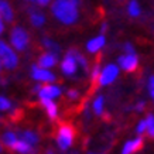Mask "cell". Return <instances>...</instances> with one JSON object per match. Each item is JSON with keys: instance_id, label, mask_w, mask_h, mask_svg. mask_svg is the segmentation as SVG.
<instances>
[{"instance_id": "21", "label": "cell", "mask_w": 154, "mask_h": 154, "mask_svg": "<svg viewBox=\"0 0 154 154\" xmlns=\"http://www.w3.org/2000/svg\"><path fill=\"white\" fill-rule=\"evenodd\" d=\"M103 103H105V98H103L102 95H99L96 96L94 100V112L96 116H100L103 113Z\"/></svg>"}, {"instance_id": "29", "label": "cell", "mask_w": 154, "mask_h": 154, "mask_svg": "<svg viewBox=\"0 0 154 154\" xmlns=\"http://www.w3.org/2000/svg\"><path fill=\"white\" fill-rule=\"evenodd\" d=\"M149 92H154V76L149 79Z\"/></svg>"}, {"instance_id": "32", "label": "cell", "mask_w": 154, "mask_h": 154, "mask_svg": "<svg viewBox=\"0 0 154 154\" xmlns=\"http://www.w3.org/2000/svg\"><path fill=\"white\" fill-rule=\"evenodd\" d=\"M37 2H38V5L40 6H45V5H48L50 0H37Z\"/></svg>"}, {"instance_id": "1", "label": "cell", "mask_w": 154, "mask_h": 154, "mask_svg": "<svg viewBox=\"0 0 154 154\" xmlns=\"http://www.w3.org/2000/svg\"><path fill=\"white\" fill-rule=\"evenodd\" d=\"M81 0H55L51 6V11L58 21L65 26H72L78 21Z\"/></svg>"}, {"instance_id": "31", "label": "cell", "mask_w": 154, "mask_h": 154, "mask_svg": "<svg viewBox=\"0 0 154 154\" xmlns=\"http://www.w3.org/2000/svg\"><path fill=\"white\" fill-rule=\"evenodd\" d=\"M5 33V20H3V17L0 16V35Z\"/></svg>"}, {"instance_id": "30", "label": "cell", "mask_w": 154, "mask_h": 154, "mask_svg": "<svg viewBox=\"0 0 154 154\" xmlns=\"http://www.w3.org/2000/svg\"><path fill=\"white\" fill-rule=\"evenodd\" d=\"M147 134H149V137H151V139H154V125L153 126H150L149 129H147Z\"/></svg>"}, {"instance_id": "33", "label": "cell", "mask_w": 154, "mask_h": 154, "mask_svg": "<svg viewBox=\"0 0 154 154\" xmlns=\"http://www.w3.org/2000/svg\"><path fill=\"white\" fill-rule=\"evenodd\" d=\"M106 30H107V26H106V24H105V23H103L102 24V27H100V33H105V31H106Z\"/></svg>"}, {"instance_id": "22", "label": "cell", "mask_w": 154, "mask_h": 154, "mask_svg": "<svg viewBox=\"0 0 154 154\" xmlns=\"http://www.w3.org/2000/svg\"><path fill=\"white\" fill-rule=\"evenodd\" d=\"M127 11H129V14H130L131 17H139V16H140V13H141L140 6H139V3H137L136 0H130V2H129Z\"/></svg>"}, {"instance_id": "24", "label": "cell", "mask_w": 154, "mask_h": 154, "mask_svg": "<svg viewBox=\"0 0 154 154\" xmlns=\"http://www.w3.org/2000/svg\"><path fill=\"white\" fill-rule=\"evenodd\" d=\"M99 74H100V64H99V61H96L94 68H92V72H91V79H92V82H98Z\"/></svg>"}, {"instance_id": "39", "label": "cell", "mask_w": 154, "mask_h": 154, "mask_svg": "<svg viewBox=\"0 0 154 154\" xmlns=\"http://www.w3.org/2000/svg\"><path fill=\"white\" fill-rule=\"evenodd\" d=\"M89 154H95V153H89Z\"/></svg>"}, {"instance_id": "12", "label": "cell", "mask_w": 154, "mask_h": 154, "mask_svg": "<svg viewBox=\"0 0 154 154\" xmlns=\"http://www.w3.org/2000/svg\"><path fill=\"white\" fill-rule=\"evenodd\" d=\"M0 16L6 23H11L14 20V11L7 0H0Z\"/></svg>"}, {"instance_id": "19", "label": "cell", "mask_w": 154, "mask_h": 154, "mask_svg": "<svg viewBox=\"0 0 154 154\" xmlns=\"http://www.w3.org/2000/svg\"><path fill=\"white\" fill-rule=\"evenodd\" d=\"M42 45H44V48H47L50 52L55 54V55H60V52H61L60 45H58L57 42H54L52 40H50V38H44V40H42Z\"/></svg>"}, {"instance_id": "9", "label": "cell", "mask_w": 154, "mask_h": 154, "mask_svg": "<svg viewBox=\"0 0 154 154\" xmlns=\"http://www.w3.org/2000/svg\"><path fill=\"white\" fill-rule=\"evenodd\" d=\"M58 55H55V54H52V52H44V54H41V55L38 57V66H41V68H51V66H54L57 64V61H58V58H57Z\"/></svg>"}, {"instance_id": "14", "label": "cell", "mask_w": 154, "mask_h": 154, "mask_svg": "<svg viewBox=\"0 0 154 154\" xmlns=\"http://www.w3.org/2000/svg\"><path fill=\"white\" fill-rule=\"evenodd\" d=\"M11 150L19 154H34V146H31L27 141L21 140L20 137H19V140L16 141V144L11 147Z\"/></svg>"}, {"instance_id": "34", "label": "cell", "mask_w": 154, "mask_h": 154, "mask_svg": "<svg viewBox=\"0 0 154 154\" xmlns=\"http://www.w3.org/2000/svg\"><path fill=\"white\" fill-rule=\"evenodd\" d=\"M2 151H3V143L0 141V153H2Z\"/></svg>"}, {"instance_id": "27", "label": "cell", "mask_w": 154, "mask_h": 154, "mask_svg": "<svg viewBox=\"0 0 154 154\" xmlns=\"http://www.w3.org/2000/svg\"><path fill=\"white\" fill-rule=\"evenodd\" d=\"M123 50L126 51V54H134V48H133V45H131L130 42H126L125 47H123Z\"/></svg>"}, {"instance_id": "17", "label": "cell", "mask_w": 154, "mask_h": 154, "mask_svg": "<svg viewBox=\"0 0 154 154\" xmlns=\"http://www.w3.org/2000/svg\"><path fill=\"white\" fill-rule=\"evenodd\" d=\"M28 13H30V21H31V24H33L34 27H41L42 24L45 23L44 14L41 11H38L37 9L31 7V9L28 10Z\"/></svg>"}, {"instance_id": "16", "label": "cell", "mask_w": 154, "mask_h": 154, "mask_svg": "<svg viewBox=\"0 0 154 154\" xmlns=\"http://www.w3.org/2000/svg\"><path fill=\"white\" fill-rule=\"evenodd\" d=\"M17 134H19V137L21 139V140L27 141V143H30L31 146H35L38 141H40L38 134L35 133V131H33V130H20Z\"/></svg>"}, {"instance_id": "36", "label": "cell", "mask_w": 154, "mask_h": 154, "mask_svg": "<svg viewBox=\"0 0 154 154\" xmlns=\"http://www.w3.org/2000/svg\"><path fill=\"white\" fill-rule=\"evenodd\" d=\"M150 95H151V98H153V100H154V92H150Z\"/></svg>"}, {"instance_id": "35", "label": "cell", "mask_w": 154, "mask_h": 154, "mask_svg": "<svg viewBox=\"0 0 154 154\" xmlns=\"http://www.w3.org/2000/svg\"><path fill=\"white\" fill-rule=\"evenodd\" d=\"M45 154H54V151H52V150H47V153Z\"/></svg>"}, {"instance_id": "3", "label": "cell", "mask_w": 154, "mask_h": 154, "mask_svg": "<svg viewBox=\"0 0 154 154\" xmlns=\"http://www.w3.org/2000/svg\"><path fill=\"white\" fill-rule=\"evenodd\" d=\"M0 61H2L3 68L7 71L16 69L19 65V57L14 51V48L10 47L3 40H0Z\"/></svg>"}, {"instance_id": "25", "label": "cell", "mask_w": 154, "mask_h": 154, "mask_svg": "<svg viewBox=\"0 0 154 154\" xmlns=\"http://www.w3.org/2000/svg\"><path fill=\"white\" fill-rule=\"evenodd\" d=\"M137 133L139 134H141V133H144L146 130H147V123H146V120H141L140 123H139V126H137Z\"/></svg>"}, {"instance_id": "11", "label": "cell", "mask_w": 154, "mask_h": 154, "mask_svg": "<svg viewBox=\"0 0 154 154\" xmlns=\"http://www.w3.org/2000/svg\"><path fill=\"white\" fill-rule=\"evenodd\" d=\"M143 146H144L143 139H141V137H137L134 140L127 141L126 144H125V147H123V150H122V154H133V153H136V151H139V150L143 149Z\"/></svg>"}, {"instance_id": "5", "label": "cell", "mask_w": 154, "mask_h": 154, "mask_svg": "<svg viewBox=\"0 0 154 154\" xmlns=\"http://www.w3.org/2000/svg\"><path fill=\"white\" fill-rule=\"evenodd\" d=\"M117 75H119V68L116 65L110 64V65L105 66V69L102 71V74L99 76V86H106V85L112 84L117 78Z\"/></svg>"}, {"instance_id": "26", "label": "cell", "mask_w": 154, "mask_h": 154, "mask_svg": "<svg viewBox=\"0 0 154 154\" xmlns=\"http://www.w3.org/2000/svg\"><path fill=\"white\" fill-rule=\"evenodd\" d=\"M66 96H68V99H76L78 96H79V94H78V91H74V89H71V91H68V94H66Z\"/></svg>"}, {"instance_id": "18", "label": "cell", "mask_w": 154, "mask_h": 154, "mask_svg": "<svg viewBox=\"0 0 154 154\" xmlns=\"http://www.w3.org/2000/svg\"><path fill=\"white\" fill-rule=\"evenodd\" d=\"M103 45H105V37H103V35H99V37L91 40V41L86 44V50H88L89 52L95 54V52H98Z\"/></svg>"}, {"instance_id": "23", "label": "cell", "mask_w": 154, "mask_h": 154, "mask_svg": "<svg viewBox=\"0 0 154 154\" xmlns=\"http://www.w3.org/2000/svg\"><path fill=\"white\" fill-rule=\"evenodd\" d=\"M13 110V103L9 98L0 95V112H11Z\"/></svg>"}, {"instance_id": "7", "label": "cell", "mask_w": 154, "mask_h": 154, "mask_svg": "<svg viewBox=\"0 0 154 154\" xmlns=\"http://www.w3.org/2000/svg\"><path fill=\"white\" fill-rule=\"evenodd\" d=\"M117 62L122 66V69L127 71V72H133L139 66V58L136 54H126V55L119 57Z\"/></svg>"}, {"instance_id": "38", "label": "cell", "mask_w": 154, "mask_h": 154, "mask_svg": "<svg viewBox=\"0 0 154 154\" xmlns=\"http://www.w3.org/2000/svg\"><path fill=\"white\" fill-rule=\"evenodd\" d=\"M27 2H34V0H27Z\"/></svg>"}, {"instance_id": "8", "label": "cell", "mask_w": 154, "mask_h": 154, "mask_svg": "<svg viewBox=\"0 0 154 154\" xmlns=\"http://www.w3.org/2000/svg\"><path fill=\"white\" fill-rule=\"evenodd\" d=\"M31 78L35 81H41V82H54L57 79V76L54 74H51L50 71L38 65L31 66Z\"/></svg>"}, {"instance_id": "20", "label": "cell", "mask_w": 154, "mask_h": 154, "mask_svg": "<svg viewBox=\"0 0 154 154\" xmlns=\"http://www.w3.org/2000/svg\"><path fill=\"white\" fill-rule=\"evenodd\" d=\"M69 51L74 54L75 60H76V62H78V64L82 66V69H84L85 72H88V61H86V58H85V57L82 55V54H81L78 50H74V48H72V50H69Z\"/></svg>"}, {"instance_id": "4", "label": "cell", "mask_w": 154, "mask_h": 154, "mask_svg": "<svg viewBox=\"0 0 154 154\" xmlns=\"http://www.w3.org/2000/svg\"><path fill=\"white\" fill-rule=\"evenodd\" d=\"M10 44L16 51H26V48L30 44V35H28L27 30L20 26L11 28L10 31Z\"/></svg>"}, {"instance_id": "10", "label": "cell", "mask_w": 154, "mask_h": 154, "mask_svg": "<svg viewBox=\"0 0 154 154\" xmlns=\"http://www.w3.org/2000/svg\"><path fill=\"white\" fill-rule=\"evenodd\" d=\"M17 140H19V134L13 130H5L2 133V136H0V141L3 143L5 147H7V149H10V150L16 144Z\"/></svg>"}, {"instance_id": "6", "label": "cell", "mask_w": 154, "mask_h": 154, "mask_svg": "<svg viewBox=\"0 0 154 154\" xmlns=\"http://www.w3.org/2000/svg\"><path fill=\"white\" fill-rule=\"evenodd\" d=\"M76 69H78V62L75 60L74 54L71 51H68L65 58H64V61H62V64H61V71H62V74L66 75V76H72V75H75Z\"/></svg>"}, {"instance_id": "13", "label": "cell", "mask_w": 154, "mask_h": 154, "mask_svg": "<svg viewBox=\"0 0 154 154\" xmlns=\"http://www.w3.org/2000/svg\"><path fill=\"white\" fill-rule=\"evenodd\" d=\"M38 94H40V98L54 99L61 95V89L58 86H55V85H47V86H42Z\"/></svg>"}, {"instance_id": "15", "label": "cell", "mask_w": 154, "mask_h": 154, "mask_svg": "<svg viewBox=\"0 0 154 154\" xmlns=\"http://www.w3.org/2000/svg\"><path fill=\"white\" fill-rule=\"evenodd\" d=\"M40 99H41V105L47 110L48 117L51 120H55L57 116H58V107H57V105L52 102V99H48V98H40Z\"/></svg>"}, {"instance_id": "37", "label": "cell", "mask_w": 154, "mask_h": 154, "mask_svg": "<svg viewBox=\"0 0 154 154\" xmlns=\"http://www.w3.org/2000/svg\"><path fill=\"white\" fill-rule=\"evenodd\" d=\"M0 68H3V65H2V61H0Z\"/></svg>"}, {"instance_id": "2", "label": "cell", "mask_w": 154, "mask_h": 154, "mask_svg": "<svg viewBox=\"0 0 154 154\" xmlns=\"http://www.w3.org/2000/svg\"><path fill=\"white\" fill-rule=\"evenodd\" d=\"M75 140V127L71 123H61L57 131V144L60 150L66 151L71 149Z\"/></svg>"}, {"instance_id": "40", "label": "cell", "mask_w": 154, "mask_h": 154, "mask_svg": "<svg viewBox=\"0 0 154 154\" xmlns=\"http://www.w3.org/2000/svg\"><path fill=\"white\" fill-rule=\"evenodd\" d=\"M0 71H2V68H0Z\"/></svg>"}, {"instance_id": "28", "label": "cell", "mask_w": 154, "mask_h": 154, "mask_svg": "<svg viewBox=\"0 0 154 154\" xmlns=\"http://www.w3.org/2000/svg\"><path fill=\"white\" fill-rule=\"evenodd\" d=\"M144 107H146L144 102H139V103H137V105L134 106V110H136V112H141V110H143Z\"/></svg>"}]
</instances>
